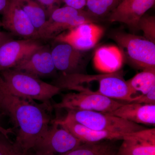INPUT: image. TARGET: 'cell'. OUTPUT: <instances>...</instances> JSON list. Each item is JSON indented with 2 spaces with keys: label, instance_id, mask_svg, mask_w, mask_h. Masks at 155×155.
Here are the masks:
<instances>
[{
  "label": "cell",
  "instance_id": "obj_16",
  "mask_svg": "<svg viewBox=\"0 0 155 155\" xmlns=\"http://www.w3.org/2000/svg\"><path fill=\"white\" fill-rule=\"evenodd\" d=\"M53 122L66 128L83 143H95L106 140H122L126 134L93 130L67 116L64 119H55Z\"/></svg>",
  "mask_w": 155,
  "mask_h": 155
},
{
  "label": "cell",
  "instance_id": "obj_21",
  "mask_svg": "<svg viewBox=\"0 0 155 155\" xmlns=\"http://www.w3.org/2000/svg\"><path fill=\"white\" fill-rule=\"evenodd\" d=\"M112 147L104 142L83 143L79 147L65 153L54 155L34 151L32 153H28L27 155H106L112 153Z\"/></svg>",
  "mask_w": 155,
  "mask_h": 155
},
{
  "label": "cell",
  "instance_id": "obj_14",
  "mask_svg": "<svg viewBox=\"0 0 155 155\" xmlns=\"http://www.w3.org/2000/svg\"><path fill=\"white\" fill-rule=\"evenodd\" d=\"M94 79L99 83L97 93L112 99L132 102L134 94L120 71L95 75Z\"/></svg>",
  "mask_w": 155,
  "mask_h": 155
},
{
  "label": "cell",
  "instance_id": "obj_17",
  "mask_svg": "<svg viewBox=\"0 0 155 155\" xmlns=\"http://www.w3.org/2000/svg\"><path fill=\"white\" fill-rule=\"evenodd\" d=\"M107 114L139 125L155 124V105L136 103L123 104L115 110Z\"/></svg>",
  "mask_w": 155,
  "mask_h": 155
},
{
  "label": "cell",
  "instance_id": "obj_4",
  "mask_svg": "<svg viewBox=\"0 0 155 155\" xmlns=\"http://www.w3.org/2000/svg\"><path fill=\"white\" fill-rule=\"evenodd\" d=\"M67 116L87 127L98 131L125 134L145 128L139 124L120 117L96 111L68 110Z\"/></svg>",
  "mask_w": 155,
  "mask_h": 155
},
{
  "label": "cell",
  "instance_id": "obj_11",
  "mask_svg": "<svg viewBox=\"0 0 155 155\" xmlns=\"http://www.w3.org/2000/svg\"><path fill=\"white\" fill-rule=\"evenodd\" d=\"M155 2V0H122L111 11L109 20L124 23L133 30H138L140 19Z\"/></svg>",
  "mask_w": 155,
  "mask_h": 155
},
{
  "label": "cell",
  "instance_id": "obj_33",
  "mask_svg": "<svg viewBox=\"0 0 155 155\" xmlns=\"http://www.w3.org/2000/svg\"><path fill=\"white\" fill-rule=\"evenodd\" d=\"M106 155H114V154H113V153H112L108 154H107Z\"/></svg>",
  "mask_w": 155,
  "mask_h": 155
},
{
  "label": "cell",
  "instance_id": "obj_1",
  "mask_svg": "<svg viewBox=\"0 0 155 155\" xmlns=\"http://www.w3.org/2000/svg\"><path fill=\"white\" fill-rule=\"evenodd\" d=\"M0 112L17 128L14 147L24 155L33 150L49 127L50 116L42 107L14 95L0 76Z\"/></svg>",
  "mask_w": 155,
  "mask_h": 155
},
{
  "label": "cell",
  "instance_id": "obj_32",
  "mask_svg": "<svg viewBox=\"0 0 155 155\" xmlns=\"http://www.w3.org/2000/svg\"><path fill=\"white\" fill-rule=\"evenodd\" d=\"M2 27V21L0 20V28H1V27ZM1 31H0V32H1Z\"/></svg>",
  "mask_w": 155,
  "mask_h": 155
},
{
  "label": "cell",
  "instance_id": "obj_5",
  "mask_svg": "<svg viewBox=\"0 0 155 155\" xmlns=\"http://www.w3.org/2000/svg\"><path fill=\"white\" fill-rule=\"evenodd\" d=\"M116 100L109 98L96 91H86L69 93L64 95L60 102L53 107L67 110L93 111L110 113L123 104Z\"/></svg>",
  "mask_w": 155,
  "mask_h": 155
},
{
  "label": "cell",
  "instance_id": "obj_25",
  "mask_svg": "<svg viewBox=\"0 0 155 155\" xmlns=\"http://www.w3.org/2000/svg\"><path fill=\"white\" fill-rule=\"evenodd\" d=\"M142 104L155 105V87L146 94H140L134 97L132 102Z\"/></svg>",
  "mask_w": 155,
  "mask_h": 155
},
{
  "label": "cell",
  "instance_id": "obj_18",
  "mask_svg": "<svg viewBox=\"0 0 155 155\" xmlns=\"http://www.w3.org/2000/svg\"><path fill=\"white\" fill-rule=\"evenodd\" d=\"M93 62L96 69L104 74L118 72L124 62L123 53L116 46H103L96 50Z\"/></svg>",
  "mask_w": 155,
  "mask_h": 155
},
{
  "label": "cell",
  "instance_id": "obj_13",
  "mask_svg": "<svg viewBox=\"0 0 155 155\" xmlns=\"http://www.w3.org/2000/svg\"><path fill=\"white\" fill-rule=\"evenodd\" d=\"M13 69L38 78L53 75L56 70L51 50L45 45L28 55Z\"/></svg>",
  "mask_w": 155,
  "mask_h": 155
},
{
  "label": "cell",
  "instance_id": "obj_10",
  "mask_svg": "<svg viewBox=\"0 0 155 155\" xmlns=\"http://www.w3.org/2000/svg\"><path fill=\"white\" fill-rule=\"evenodd\" d=\"M37 39H11L0 46V72L13 69L28 55L42 46Z\"/></svg>",
  "mask_w": 155,
  "mask_h": 155
},
{
  "label": "cell",
  "instance_id": "obj_12",
  "mask_svg": "<svg viewBox=\"0 0 155 155\" xmlns=\"http://www.w3.org/2000/svg\"><path fill=\"white\" fill-rule=\"evenodd\" d=\"M117 155H155V128L125 134Z\"/></svg>",
  "mask_w": 155,
  "mask_h": 155
},
{
  "label": "cell",
  "instance_id": "obj_19",
  "mask_svg": "<svg viewBox=\"0 0 155 155\" xmlns=\"http://www.w3.org/2000/svg\"><path fill=\"white\" fill-rule=\"evenodd\" d=\"M37 31L43 26L48 17L45 9L35 0H16Z\"/></svg>",
  "mask_w": 155,
  "mask_h": 155
},
{
  "label": "cell",
  "instance_id": "obj_27",
  "mask_svg": "<svg viewBox=\"0 0 155 155\" xmlns=\"http://www.w3.org/2000/svg\"><path fill=\"white\" fill-rule=\"evenodd\" d=\"M66 6L77 10H84L86 7V0H62Z\"/></svg>",
  "mask_w": 155,
  "mask_h": 155
},
{
  "label": "cell",
  "instance_id": "obj_24",
  "mask_svg": "<svg viewBox=\"0 0 155 155\" xmlns=\"http://www.w3.org/2000/svg\"><path fill=\"white\" fill-rule=\"evenodd\" d=\"M16 150L13 143L9 137L0 133V155H11Z\"/></svg>",
  "mask_w": 155,
  "mask_h": 155
},
{
  "label": "cell",
  "instance_id": "obj_8",
  "mask_svg": "<svg viewBox=\"0 0 155 155\" xmlns=\"http://www.w3.org/2000/svg\"><path fill=\"white\" fill-rule=\"evenodd\" d=\"M104 31L101 26L89 22L62 32L54 40L57 42L65 43L84 51L94 47L102 37Z\"/></svg>",
  "mask_w": 155,
  "mask_h": 155
},
{
  "label": "cell",
  "instance_id": "obj_29",
  "mask_svg": "<svg viewBox=\"0 0 155 155\" xmlns=\"http://www.w3.org/2000/svg\"><path fill=\"white\" fill-rule=\"evenodd\" d=\"M1 113L0 112V133L4 134L6 137H9L8 135L10 134L13 133V131L11 129H7L3 127L1 123Z\"/></svg>",
  "mask_w": 155,
  "mask_h": 155
},
{
  "label": "cell",
  "instance_id": "obj_35",
  "mask_svg": "<svg viewBox=\"0 0 155 155\" xmlns=\"http://www.w3.org/2000/svg\"></svg>",
  "mask_w": 155,
  "mask_h": 155
},
{
  "label": "cell",
  "instance_id": "obj_26",
  "mask_svg": "<svg viewBox=\"0 0 155 155\" xmlns=\"http://www.w3.org/2000/svg\"><path fill=\"white\" fill-rule=\"evenodd\" d=\"M45 9L48 14V17L53 11L61 7L63 3L62 0H35Z\"/></svg>",
  "mask_w": 155,
  "mask_h": 155
},
{
  "label": "cell",
  "instance_id": "obj_7",
  "mask_svg": "<svg viewBox=\"0 0 155 155\" xmlns=\"http://www.w3.org/2000/svg\"><path fill=\"white\" fill-rule=\"evenodd\" d=\"M83 143L66 128L52 121V125L38 142L33 150L41 152L61 155Z\"/></svg>",
  "mask_w": 155,
  "mask_h": 155
},
{
  "label": "cell",
  "instance_id": "obj_22",
  "mask_svg": "<svg viewBox=\"0 0 155 155\" xmlns=\"http://www.w3.org/2000/svg\"><path fill=\"white\" fill-rule=\"evenodd\" d=\"M118 0H86L88 12L96 17L104 16L116 7Z\"/></svg>",
  "mask_w": 155,
  "mask_h": 155
},
{
  "label": "cell",
  "instance_id": "obj_30",
  "mask_svg": "<svg viewBox=\"0 0 155 155\" xmlns=\"http://www.w3.org/2000/svg\"><path fill=\"white\" fill-rule=\"evenodd\" d=\"M9 1V0H0V14L2 15L8 5Z\"/></svg>",
  "mask_w": 155,
  "mask_h": 155
},
{
  "label": "cell",
  "instance_id": "obj_15",
  "mask_svg": "<svg viewBox=\"0 0 155 155\" xmlns=\"http://www.w3.org/2000/svg\"><path fill=\"white\" fill-rule=\"evenodd\" d=\"M51 54L56 70L62 74L81 73L83 63V51H79L68 44L58 42Z\"/></svg>",
  "mask_w": 155,
  "mask_h": 155
},
{
  "label": "cell",
  "instance_id": "obj_23",
  "mask_svg": "<svg viewBox=\"0 0 155 155\" xmlns=\"http://www.w3.org/2000/svg\"><path fill=\"white\" fill-rule=\"evenodd\" d=\"M138 30L143 32L145 38L155 44V17L144 15L138 23Z\"/></svg>",
  "mask_w": 155,
  "mask_h": 155
},
{
  "label": "cell",
  "instance_id": "obj_31",
  "mask_svg": "<svg viewBox=\"0 0 155 155\" xmlns=\"http://www.w3.org/2000/svg\"><path fill=\"white\" fill-rule=\"evenodd\" d=\"M11 155H24V154L22 153H21V152L19 151L16 148V150L14 151V153L12 154Z\"/></svg>",
  "mask_w": 155,
  "mask_h": 155
},
{
  "label": "cell",
  "instance_id": "obj_20",
  "mask_svg": "<svg viewBox=\"0 0 155 155\" xmlns=\"http://www.w3.org/2000/svg\"><path fill=\"white\" fill-rule=\"evenodd\" d=\"M126 81L134 94L137 92L146 94L155 87V68L143 69Z\"/></svg>",
  "mask_w": 155,
  "mask_h": 155
},
{
  "label": "cell",
  "instance_id": "obj_9",
  "mask_svg": "<svg viewBox=\"0 0 155 155\" xmlns=\"http://www.w3.org/2000/svg\"><path fill=\"white\" fill-rule=\"evenodd\" d=\"M2 16V27L9 33L24 39H38L37 30L16 0H9Z\"/></svg>",
  "mask_w": 155,
  "mask_h": 155
},
{
  "label": "cell",
  "instance_id": "obj_3",
  "mask_svg": "<svg viewBox=\"0 0 155 155\" xmlns=\"http://www.w3.org/2000/svg\"><path fill=\"white\" fill-rule=\"evenodd\" d=\"M98 17L88 11L66 6L53 11L43 26L38 31L39 39L54 38L66 30L84 23L97 22Z\"/></svg>",
  "mask_w": 155,
  "mask_h": 155
},
{
  "label": "cell",
  "instance_id": "obj_6",
  "mask_svg": "<svg viewBox=\"0 0 155 155\" xmlns=\"http://www.w3.org/2000/svg\"><path fill=\"white\" fill-rule=\"evenodd\" d=\"M111 38L126 51L130 61L143 69L155 68V44L148 40L126 32H116Z\"/></svg>",
  "mask_w": 155,
  "mask_h": 155
},
{
  "label": "cell",
  "instance_id": "obj_34",
  "mask_svg": "<svg viewBox=\"0 0 155 155\" xmlns=\"http://www.w3.org/2000/svg\"><path fill=\"white\" fill-rule=\"evenodd\" d=\"M118 1H119V2H121L122 0H118Z\"/></svg>",
  "mask_w": 155,
  "mask_h": 155
},
{
  "label": "cell",
  "instance_id": "obj_28",
  "mask_svg": "<svg viewBox=\"0 0 155 155\" xmlns=\"http://www.w3.org/2000/svg\"><path fill=\"white\" fill-rule=\"evenodd\" d=\"M12 34L9 32H0V46L8 41L13 39Z\"/></svg>",
  "mask_w": 155,
  "mask_h": 155
},
{
  "label": "cell",
  "instance_id": "obj_2",
  "mask_svg": "<svg viewBox=\"0 0 155 155\" xmlns=\"http://www.w3.org/2000/svg\"><path fill=\"white\" fill-rule=\"evenodd\" d=\"M0 76L12 94L29 101H40L47 104L60 93L61 89L36 77L13 69L0 72Z\"/></svg>",
  "mask_w": 155,
  "mask_h": 155
}]
</instances>
